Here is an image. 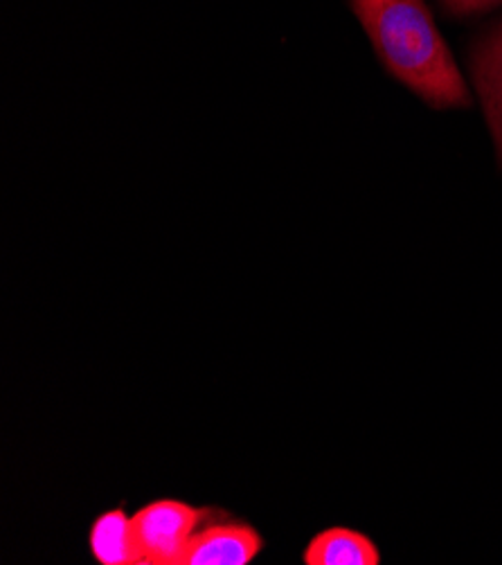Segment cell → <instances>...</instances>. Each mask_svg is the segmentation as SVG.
I'll return each mask as SVG.
<instances>
[{
    "mask_svg": "<svg viewBox=\"0 0 502 565\" xmlns=\"http://www.w3.org/2000/svg\"><path fill=\"white\" fill-rule=\"evenodd\" d=\"M385 71L432 108H471L469 86L424 0H350Z\"/></svg>",
    "mask_w": 502,
    "mask_h": 565,
    "instance_id": "cell-1",
    "label": "cell"
},
{
    "mask_svg": "<svg viewBox=\"0 0 502 565\" xmlns=\"http://www.w3.org/2000/svg\"><path fill=\"white\" fill-rule=\"evenodd\" d=\"M210 510L183 500H153L133 514L140 565H181L192 536L205 525Z\"/></svg>",
    "mask_w": 502,
    "mask_h": 565,
    "instance_id": "cell-2",
    "label": "cell"
},
{
    "mask_svg": "<svg viewBox=\"0 0 502 565\" xmlns=\"http://www.w3.org/2000/svg\"><path fill=\"white\" fill-rule=\"evenodd\" d=\"M261 550L264 539L248 523H205L192 536L181 565H248Z\"/></svg>",
    "mask_w": 502,
    "mask_h": 565,
    "instance_id": "cell-3",
    "label": "cell"
},
{
    "mask_svg": "<svg viewBox=\"0 0 502 565\" xmlns=\"http://www.w3.org/2000/svg\"><path fill=\"white\" fill-rule=\"evenodd\" d=\"M471 77L502 164V23L476 41L471 50Z\"/></svg>",
    "mask_w": 502,
    "mask_h": 565,
    "instance_id": "cell-4",
    "label": "cell"
},
{
    "mask_svg": "<svg viewBox=\"0 0 502 565\" xmlns=\"http://www.w3.org/2000/svg\"><path fill=\"white\" fill-rule=\"evenodd\" d=\"M302 561L307 565H378L381 552L363 532L337 525L309 541Z\"/></svg>",
    "mask_w": 502,
    "mask_h": 565,
    "instance_id": "cell-5",
    "label": "cell"
},
{
    "mask_svg": "<svg viewBox=\"0 0 502 565\" xmlns=\"http://www.w3.org/2000/svg\"><path fill=\"white\" fill-rule=\"evenodd\" d=\"M88 545L102 565H140V550L133 530V516L125 510H110L95 519Z\"/></svg>",
    "mask_w": 502,
    "mask_h": 565,
    "instance_id": "cell-6",
    "label": "cell"
},
{
    "mask_svg": "<svg viewBox=\"0 0 502 565\" xmlns=\"http://www.w3.org/2000/svg\"><path fill=\"white\" fill-rule=\"evenodd\" d=\"M439 6L446 14L462 19V17H473V14L489 12L498 6H502V0H439Z\"/></svg>",
    "mask_w": 502,
    "mask_h": 565,
    "instance_id": "cell-7",
    "label": "cell"
}]
</instances>
